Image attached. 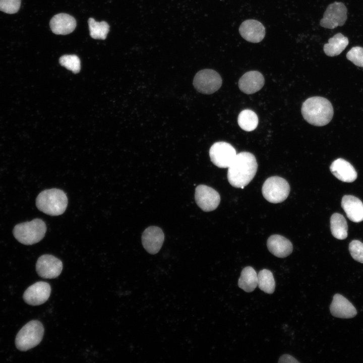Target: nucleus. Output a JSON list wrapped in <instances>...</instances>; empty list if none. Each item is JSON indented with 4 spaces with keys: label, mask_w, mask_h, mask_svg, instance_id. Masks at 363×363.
<instances>
[{
    "label": "nucleus",
    "mask_w": 363,
    "mask_h": 363,
    "mask_svg": "<svg viewBox=\"0 0 363 363\" xmlns=\"http://www.w3.org/2000/svg\"><path fill=\"white\" fill-rule=\"evenodd\" d=\"M257 168V160L253 154L248 152H240L236 154L228 167V180L232 186L243 189L253 179Z\"/></svg>",
    "instance_id": "f257e3e1"
},
{
    "label": "nucleus",
    "mask_w": 363,
    "mask_h": 363,
    "mask_svg": "<svg viewBox=\"0 0 363 363\" xmlns=\"http://www.w3.org/2000/svg\"><path fill=\"white\" fill-rule=\"evenodd\" d=\"M334 113L331 102L326 98L314 96L309 98L302 103L301 114L309 124L321 127L331 120Z\"/></svg>",
    "instance_id": "f03ea898"
},
{
    "label": "nucleus",
    "mask_w": 363,
    "mask_h": 363,
    "mask_svg": "<svg viewBox=\"0 0 363 363\" xmlns=\"http://www.w3.org/2000/svg\"><path fill=\"white\" fill-rule=\"evenodd\" d=\"M68 198L65 192L58 189H47L42 191L36 198L38 209L51 216L63 214L68 206Z\"/></svg>",
    "instance_id": "7ed1b4c3"
},
{
    "label": "nucleus",
    "mask_w": 363,
    "mask_h": 363,
    "mask_svg": "<svg viewBox=\"0 0 363 363\" xmlns=\"http://www.w3.org/2000/svg\"><path fill=\"white\" fill-rule=\"evenodd\" d=\"M46 231L45 222L39 218L17 224L13 229L15 238L20 243L31 245L37 243L44 236Z\"/></svg>",
    "instance_id": "20e7f679"
},
{
    "label": "nucleus",
    "mask_w": 363,
    "mask_h": 363,
    "mask_svg": "<svg viewBox=\"0 0 363 363\" xmlns=\"http://www.w3.org/2000/svg\"><path fill=\"white\" fill-rule=\"evenodd\" d=\"M44 328L40 322L32 320L24 325L18 333L15 345L21 351H27L37 346L42 340Z\"/></svg>",
    "instance_id": "39448f33"
},
{
    "label": "nucleus",
    "mask_w": 363,
    "mask_h": 363,
    "mask_svg": "<svg viewBox=\"0 0 363 363\" xmlns=\"http://www.w3.org/2000/svg\"><path fill=\"white\" fill-rule=\"evenodd\" d=\"M262 194L265 199L272 203L284 201L289 195L290 186L288 182L278 176L268 178L262 186Z\"/></svg>",
    "instance_id": "423d86ee"
},
{
    "label": "nucleus",
    "mask_w": 363,
    "mask_h": 363,
    "mask_svg": "<svg viewBox=\"0 0 363 363\" xmlns=\"http://www.w3.org/2000/svg\"><path fill=\"white\" fill-rule=\"evenodd\" d=\"M222 83L220 75L212 69H203L199 71L193 80L195 89L204 94L214 93L220 88Z\"/></svg>",
    "instance_id": "0eeeda50"
},
{
    "label": "nucleus",
    "mask_w": 363,
    "mask_h": 363,
    "mask_svg": "<svg viewBox=\"0 0 363 363\" xmlns=\"http://www.w3.org/2000/svg\"><path fill=\"white\" fill-rule=\"evenodd\" d=\"M236 154L234 148L225 142H216L212 145L209 150L211 161L219 168H228Z\"/></svg>",
    "instance_id": "6e6552de"
},
{
    "label": "nucleus",
    "mask_w": 363,
    "mask_h": 363,
    "mask_svg": "<svg viewBox=\"0 0 363 363\" xmlns=\"http://www.w3.org/2000/svg\"><path fill=\"white\" fill-rule=\"evenodd\" d=\"M347 8L343 3L335 2L327 7L320 25L328 29L342 26L347 20Z\"/></svg>",
    "instance_id": "1a4fd4ad"
},
{
    "label": "nucleus",
    "mask_w": 363,
    "mask_h": 363,
    "mask_svg": "<svg viewBox=\"0 0 363 363\" xmlns=\"http://www.w3.org/2000/svg\"><path fill=\"white\" fill-rule=\"evenodd\" d=\"M195 199L198 206L203 211L209 212L217 208L220 202V196L211 187L200 185L196 188Z\"/></svg>",
    "instance_id": "9d476101"
},
{
    "label": "nucleus",
    "mask_w": 363,
    "mask_h": 363,
    "mask_svg": "<svg viewBox=\"0 0 363 363\" xmlns=\"http://www.w3.org/2000/svg\"><path fill=\"white\" fill-rule=\"evenodd\" d=\"M36 270L39 276L43 278H55L61 273L63 263L56 257L45 254L40 256L36 264Z\"/></svg>",
    "instance_id": "9b49d317"
},
{
    "label": "nucleus",
    "mask_w": 363,
    "mask_h": 363,
    "mask_svg": "<svg viewBox=\"0 0 363 363\" xmlns=\"http://www.w3.org/2000/svg\"><path fill=\"white\" fill-rule=\"evenodd\" d=\"M51 293V287L49 283L38 281L27 288L23 294L25 302L32 306L43 304L48 299Z\"/></svg>",
    "instance_id": "f8f14e48"
},
{
    "label": "nucleus",
    "mask_w": 363,
    "mask_h": 363,
    "mask_svg": "<svg viewBox=\"0 0 363 363\" xmlns=\"http://www.w3.org/2000/svg\"><path fill=\"white\" fill-rule=\"evenodd\" d=\"M164 240L163 231L158 227L151 226L147 228L142 235L144 248L149 253L155 254L162 247Z\"/></svg>",
    "instance_id": "ddd939ff"
},
{
    "label": "nucleus",
    "mask_w": 363,
    "mask_h": 363,
    "mask_svg": "<svg viewBox=\"0 0 363 363\" xmlns=\"http://www.w3.org/2000/svg\"><path fill=\"white\" fill-rule=\"evenodd\" d=\"M241 36L247 41L252 43L261 42L265 36V28L259 21L254 19L246 20L239 27Z\"/></svg>",
    "instance_id": "4468645a"
},
{
    "label": "nucleus",
    "mask_w": 363,
    "mask_h": 363,
    "mask_svg": "<svg viewBox=\"0 0 363 363\" xmlns=\"http://www.w3.org/2000/svg\"><path fill=\"white\" fill-rule=\"evenodd\" d=\"M264 83V78L261 73L252 71L244 74L239 79L238 84L242 92L251 94L260 90Z\"/></svg>",
    "instance_id": "2eb2a0df"
},
{
    "label": "nucleus",
    "mask_w": 363,
    "mask_h": 363,
    "mask_svg": "<svg viewBox=\"0 0 363 363\" xmlns=\"http://www.w3.org/2000/svg\"><path fill=\"white\" fill-rule=\"evenodd\" d=\"M330 310L333 316L340 318H352L357 314L353 305L340 294L334 295Z\"/></svg>",
    "instance_id": "dca6fc26"
},
{
    "label": "nucleus",
    "mask_w": 363,
    "mask_h": 363,
    "mask_svg": "<svg viewBox=\"0 0 363 363\" xmlns=\"http://www.w3.org/2000/svg\"><path fill=\"white\" fill-rule=\"evenodd\" d=\"M330 171L338 179L347 183L354 181L357 177V172L353 166L342 158L334 160L330 165Z\"/></svg>",
    "instance_id": "f3484780"
},
{
    "label": "nucleus",
    "mask_w": 363,
    "mask_h": 363,
    "mask_svg": "<svg viewBox=\"0 0 363 363\" xmlns=\"http://www.w3.org/2000/svg\"><path fill=\"white\" fill-rule=\"evenodd\" d=\"M341 206L349 220L354 222L363 221V203L358 198L345 195L342 199Z\"/></svg>",
    "instance_id": "a211bd4d"
},
{
    "label": "nucleus",
    "mask_w": 363,
    "mask_h": 363,
    "mask_svg": "<svg viewBox=\"0 0 363 363\" xmlns=\"http://www.w3.org/2000/svg\"><path fill=\"white\" fill-rule=\"evenodd\" d=\"M49 24L51 31L54 34L67 35L74 30L76 27V21L71 15L60 13L51 18Z\"/></svg>",
    "instance_id": "6ab92c4d"
},
{
    "label": "nucleus",
    "mask_w": 363,
    "mask_h": 363,
    "mask_svg": "<svg viewBox=\"0 0 363 363\" xmlns=\"http://www.w3.org/2000/svg\"><path fill=\"white\" fill-rule=\"evenodd\" d=\"M269 251L278 258H285L292 252L291 243L285 237L278 234L270 236L267 242Z\"/></svg>",
    "instance_id": "aec40b11"
},
{
    "label": "nucleus",
    "mask_w": 363,
    "mask_h": 363,
    "mask_svg": "<svg viewBox=\"0 0 363 363\" xmlns=\"http://www.w3.org/2000/svg\"><path fill=\"white\" fill-rule=\"evenodd\" d=\"M347 37L340 33L334 35L328 40V43L324 44L323 50L329 56H334L340 54L348 44Z\"/></svg>",
    "instance_id": "412c9836"
},
{
    "label": "nucleus",
    "mask_w": 363,
    "mask_h": 363,
    "mask_svg": "<svg viewBox=\"0 0 363 363\" xmlns=\"http://www.w3.org/2000/svg\"><path fill=\"white\" fill-rule=\"evenodd\" d=\"M238 285L247 292L254 290L258 286V275L253 267L247 266L242 270Z\"/></svg>",
    "instance_id": "4be33fe9"
},
{
    "label": "nucleus",
    "mask_w": 363,
    "mask_h": 363,
    "mask_svg": "<svg viewBox=\"0 0 363 363\" xmlns=\"http://www.w3.org/2000/svg\"><path fill=\"white\" fill-rule=\"evenodd\" d=\"M330 228L332 235L339 239L347 236V224L344 216L338 213H334L330 218Z\"/></svg>",
    "instance_id": "5701e85b"
},
{
    "label": "nucleus",
    "mask_w": 363,
    "mask_h": 363,
    "mask_svg": "<svg viewBox=\"0 0 363 363\" xmlns=\"http://www.w3.org/2000/svg\"><path fill=\"white\" fill-rule=\"evenodd\" d=\"M237 123L243 130L250 132L257 128L258 124V117L253 111L245 109L239 113L237 118Z\"/></svg>",
    "instance_id": "b1692460"
},
{
    "label": "nucleus",
    "mask_w": 363,
    "mask_h": 363,
    "mask_svg": "<svg viewBox=\"0 0 363 363\" xmlns=\"http://www.w3.org/2000/svg\"><path fill=\"white\" fill-rule=\"evenodd\" d=\"M258 275V286L265 293H273L275 288V282L272 273L268 269L261 270Z\"/></svg>",
    "instance_id": "393cba45"
},
{
    "label": "nucleus",
    "mask_w": 363,
    "mask_h": 363,
    "mask_svg": "<svg viewBox=\"0 0 363 363\" xmlns=\"http://www.w3.org/2000/svg\"><path fill=\"white\" fill-rule=\"evenodd\" d=\"M88 25L92 38L95 39H106L109 31V26L106 22H96L93 18H90L88 19Z\"/></svg>",
    "instance_id": "a878e982"
},
{
    "label": "nucleus",
    "mask_w": 363,
    "mask_h": 363,
    "mask_svg": "<svg viewBox=\"0 0 363 363\" xmlns=\"http://www.w3.org/2000/svg\"><path fill=\"white\" fill-rule=\"evenodd\" d=\"M59 62L62 66L75 73L80 70V59L76 55H64L59 58Z\"/></svg>",
    "instance_id": "bb28decb"
},
{
    "label": "nucleus",
    "mask_w": 363,
    "mask_h": 363,
    "mask_svg": "<svg viewBox=\"0 0 363 363\" xmlns=\"http://www.w3.org/2000/svg\"><path fill=\"white\" fill-rule=\"evenodd\" d=\"M346 57L355 66L363 67V47H352L347 53Z\"/></svg>",
    "instance_id": "cd10ccee"
},
{
    "label": "nucleus",
    "mask_w": 363,
    "mask_h": 363,
    "mask_svg": "<svg viewBox=\"0 0 363 363\" xmlns=\"http://www.w3.org/2000/svg\"><path fill=\"white\" fill-rule=\"evenodd\" d=\"M349 251L355 261L363 263V243L357 240L351 241L349 245Z\"/></svg>",
    "instance_id": "c85d7f7f"
},
{
    "label": "nucleus",
    "mask_w": 363,
    "mask_h": 363,
    "mask_svg": "<svg viewBox=\"0 0 363 363\" xmlns=\"http://www.w3.org/2000/svg\"><path fill=\"white\" fill-rule=\"evenodd\" d=\"M21 0H0V11L8 14L17 13L20 7Z\"/></svg>",
    "instance_id": "c756f323"
},
{
    "label": "nucleus",
    "mask_w": 363,
    "mask_h": 363,
    "mask_svg": "<svg viewBox=\"0 0 363 363\" xmlns=\"http://www.w3.org/2000/svg\"><path fill=\"white\" fill-rule=\"evenodd\" d=\"M278 362L298 363L299 361L289 354H284L279 358Z\"/></svg>",
    "instance_id": "7c9ffc66"
}]
</instances>
